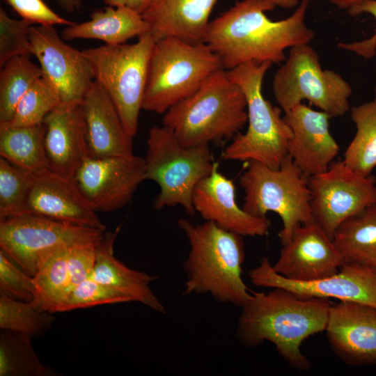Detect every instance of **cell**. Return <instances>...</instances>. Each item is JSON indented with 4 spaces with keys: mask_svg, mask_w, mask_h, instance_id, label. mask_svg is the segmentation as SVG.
<instances>
[{
    "mask_svg": "<svg viewBox=\"0 0 376 376\" xmlns=\"http://www.w3.org/2000/svg\"><path fill=\"white\" fill-rule=\"evenodd\" d=\"M107 6L119 7L125 6V0H102Z\"/></svg>",
    "mask_w": 376,
    "mask_h": 376,
    "instance_id": "obj_45",
    "label": "cell"
},
{
    "mask_svg": "<svg viewBox=\"0 0 376 376\" xmlns=\"http://www.w3.org/2000/svg\"><path fill=\"white\" fill-rule=\"evenodd\" d=\"M81 105L88 157L134 155L133 137L125 130L112 100L97 81L91 84Z\"/></svg>",
    "mask_w": 376,
    "mask_h": 376,
    "instance_id": "obj_22",
    "label": "cell"
},
{
    "mask_svg": "<svg viewBox=\"0 0 376 376\" xmlns=\"http://www.w3.org/2000/svg\"><path fill=\"white\" fill-rule=\"evenodd\" d=\"M31 173L0 159V219L24 214Z\"/></svg>",
    "mask_w": 376,
    "mask_h": 376,
    "instance_id": "obj_34",
    "label": "cell"
},
{
    "mask_svg": "<svg viewBox=\"0 0 376 376\" xmlns=\"http://www.w3.org/2000/svg\"><path fill=\"white\" fill-rule=\"evenodd\" d=\"M133 301L129 296L117 290L88 278L75 286L58 312H65L101 304Z\"/></svg>",
    "mask_w": 376,
    "mask_h": 376,
    "instance_id": "obj_35",
    "label": "cell"
},
{
    "mask_svg": "<svg viewBox=\"0 0 376 376\" xmlns=\"http://www.w3.org/2000/svg\"><path fill=\"white\" fill-rule=\"evenodd\" d=\"M14 263L0 249V293L18 301L36 299L38 292L33 278Z\"/></svg>",
    "mask_w": 376,
    "mask_h": 376,
    "instance_id": "obj_37",
    "label": "cell"
},
{
    "mask_svg": "<svg viewBox=\"0 0 376 376\" xmlns=\"http://www.w3.org/2000/svg\"><path fill=\"white\" fill-rule=\"evenodd\" d=\"M43 76L40 65L29 56H19L7 61L0 72V123L12 119L22 97Z\"/></svg>",
    "mask_w": 376,
    "mask_h": 376,
    "instance_id": "obj_31",
    "label": "cell"
},
{
    "mask_svg": "<svg viewBox=\"0 0 376 376\" xmlns=\"http://www.w3.org/2000/svg\"><path fill=\"white\" fill-rule=\"evenodd\" d=\"M33 25L10 17L0 8V66L10 59L31 54L30 31Z\"/></svg>",
    "mask_w": 376,
    "mask_h": 376,
    "instance_id": "obj_36",
    "label": "cell"
},
{
    "mask_svg": "<svg viewBox=\"0 0 376 376\" xmlns=\"http://www.w3.org/2000/svg\"><path fill=\"white\" fill-rule=\"evenodd\" d=\"M56 2L63 10L72 13L80 9L83 0H56Z\"/></svg>",
    "mask_w": 376,
    "mask_h": 376,
    "instance_id": "obj_41",
    "label": "cell"
},
{
    "mask_svg": "<svg viewBox=\"0 0 376 376\" xmlns=\"http://www.w3.org/2000/svg\"><path fill=\"white\" fill-rule=\"evenodd\" d=\"M325 331L332 351L343 362L376 363V308L354 301L331 304Z\"/></svg>",
    "mask_w": 376,
    "mask_h": 376,
    "instance_id": "obj_18",
    "label": "cell"
},
{
    "mask_svg": "<svg viewBox=\"0 0 376 376\" xmlns=\"http://www.w3.org/2000/svg\"><path fill=\"white\" fill-rule=\"evenodd\" d=\"M192 203L205 221L242 236H264L270 222L267 217H254L240 207L235 200L233 180L218 171L215 162L210 175L196 186Z\"/></svg>",
    "mask_w": 376,
    "mask_h": 376,
    "instance_id": "obj_20",
    "label": "cell"
},
{
    "mask_svg": "<svg viewBox=\"0 0 376 376\" xmlns=\"http://www.w3.org/2000/svg\"><path fill=\"white\" fill-rule=\"evenodd\" d=\"M146 146L145 179L154 181L159 188L153 208L180 205L187 214L194 216V190L210 174L215 164L209 146L183 147L163 125L149 130Z\"/></svg>",
    "mask_w": 376,
    "mask_h": 376,
    "instance_id": "obj_7",
    "label": "cell"
},
{
    "mask_svg": "<svg viewBox=\"0 0 376 376\" xmlns=\"http://www.w3.org/2000/svg\"><path fill=\"white\" fill-rule=\"evenodd\" d=\"M309 1L301 0L288 17L273 21L265 14L274 9L270 0H242L210 21L205 43L219 58L226 70L244 63H280L285 51L309 44L314 31L307 26Z\"/></svg>",
    "mask_w": 376,
    "mask_h": 376,
    "instance_id": "obj_1",
    "label": "cell"
},
{
    "mask_svg": "<svg viewBox=\"0 0 376 376\" xmlns=\"http://www.w3.org/2000/svg\"><path fill=\"white\" fill-rule=\"evenodd\" d=\"M222 69L219 58L205 43L194 44L174 37L156 41L150 60L143 109L166 113Z\"/></svg>",
    "mask_w": 376,
    "mask_h": 376,
    "instance_id": "obj_6",
    "label": "cell"
},
{
    "mask_svg": "<svg viewBox=\"0 0 376 376\" xmlns=\"http://www.w3.org/2000/svg\"><path fill=\"white\" fill-rule=\"evenodd\" d=\"M61 103L62 102L56 91L42 76L20 100L12 119L8 123L15 126L42 124L47 116Z\"/></svg>",
    "mask_w": 376,
    "mask_h": 376,
    "instance_id": "obj_33",
    "label": "cell"
},
{
    "mask_svg": "<svg viewBox=\"0 0 376 376\" xmlns=\"http://www.w3.org/2000/svg\"><path fill=\"white\" fill-rule=\"evenodd\" d=\"M143 157H87L74 181L92 208L97 212H113L126 206L145 179Z\"/></svg>",
    "mask_w": 376,
    "mask_h": 376,
    "instance_id": "obj_14",
    "label": "cell"
},
{
    "mask_svg": "<svg viewBox=\"0 0 376 376\" xmlns=\"http://www.w3.org/2000/svg\"><path fill=\"white\" fill-rule=\"evenodd\" d=\"M344 263L332 239L313 222L295 228L272 268L289 280L311 281L336 274Z\"/></svg>",
    "mask_w": 376,
    "mask_h": 376,
    "instance_id": "obj_16",
    "label": "cell"
},
{
    "mask_svg": "<svg viewBox=\"0 0 376 376\" xmlns=\"http://www.w3.org/2000/svg\"><path fill=\"white\" fill-rule=\"evenodd\" d=\"M240 185L245 194L244 210L258 217H266L269 212L281 217L283 227L278 235L281 245L289 242L297 226L315 222L307 178L288 155L278 169L247 162Z\"/></svg>",
    "mask_w": 376,
    "mask_h": 376,
    "instance_id": "obj_8",
    "label": "cell"
},
{
    "mask_svg": "<svg viewBox=\"0 0 376 376\" xmlns=\"http://www.w3.org/2000/svg\"><path fill=\"white\" fill-rule=\"evenodd\" d=\"M308 1H313V0H308Z\"/></svg>",
    "mask_w": 376,
    "mask_h": 376,
    "instance_id": "obj_47",
    "label": "cell"
},
{
    "mask_svg": "<svg viewBox=\"0 0 376 376\" xmlns=\"http://www.w3.org/2000/svg\"><path fill=\"white\" fill-rule=\"evenodd\" d=\"M249 276L258 287L282 288L301 297L334 298L376 308V273L372 267L357 263H344L338 272L322 279L295 281L276 273L268 258L263 257Z\"/></svg>",
    "mask_w": 376,
    "mask_h": 376,
    "instance_id": "obj_13",
    "label": "cell"
},
{
    "mask_svg": "<svg viewBox=\"0 0 376 376\" xmlns=\"http://www.w3.org/2000/svg\"><path fill=\"white\" fill-rule=\"evenodd\" d=\"M51 26L33 25L31 54L38 60L46 78L62 103H81L93 82L92 67L82 51L67 44Z\"/></svg>",
    "mask_w": 376,
    "mask_h": 376,
    "instance_id": "obj_15",
    "label": "cell"
},
{
    "mask_svg": "<svg viewBox=\"0 0 376 376\" xmlns=\"http://www.w3.org/2000/svg\"><path fill=\"white\" fill-rule=\"evenodd\" d=\"M331 304L327 299L301 297L282 288L254 292L241 308L237 338L247 347L269 341L288 366L306 370L311 362L301 345L325 331Z\"/></svg>",
    "mask_w": 376,
    "mask_h": 376,
    "instance_id": "obj_2",
    "label": "cell"
},
{
    "mask_svg": "<svg viewBox=\"0 0 376 376\" xmlns=\"http://www.w3.org/2000/svg\"><path fill=\"white\" fill-rule=\"evenodd\" d=\"M373 270L376 273V266H375L374 267H373Z\"/></svg>",
    "mask_w": 376,
    "mask_h": 376,
    "instance_id": "obj_46",
    "label": "cell"
},
{
    "mask_svg": "<svg viewBox=\"0 0 376 376\" xmlns=\"http://www.w3.org/2000/svg\"><path fill=\"white\" fill-rule=\"evenodd\" d=\"M218 0H150L143 18L155 41L174 37L205 43L211 12Z\"/></svg>",
    "mask_w": 376,
    "mask_h": 376,
    "instance_id": "obj_23",
    "label": "cell"
},
{
    "mask_svg": "<svg viewBox=\"0 0 376 376\" xmlns=\"http://www.w3.org/2000/svg\"><path fill=\"white\" fill-rule=\"evenodd\" d=\"M331 118L303 103L284 112L292 131L288 155L306 178L327 171L340 150L330 133Z\"/></svg>",
    "mask_w": 376,
    "mask_h": 376,
    "instance_id": "obj_19",
    "label": "cell"
},
{
    "mask_svg": "<svg viewBox=\"0 0 376 376\" xmlns=\"http://www.w3.org/2000/svg\"><path fill=\"white\" fill-rule=\"evenodd\" d=\"M150 0H125V6L141 15Z\"/></svg>",
    "mask_w": 376,
    "mask_h": 376,
    "instance_id": "obj_43",
    "label": "cell"
},
{
    "mask_svg": "<svg viewBox=\"0 0 376 376\" xmlns=\"http://www.w3.org/2000/svg\"><path fill=\"white\" fill-rule=\"evenodd\" d=\"M272 65L249 61L226 70L245 95L248 127L225 148L224 160L256 161L278 169L287 156L292 131L281 116L283 110L273 106L262 91L263 79Z\"/></svg>",
    "mask_w": 376,
    "mask_h": 376,
    "instance_id": "obj_5",
    "label": "cell"
},
{
    "mask_svg": "<svg viewBox=\"0 0 376 376\" xmlns=\"http://www.w3.org/2000/svg\"><path fill=\"white\" fill-rule=\"evenodd\" d=\"M314 221L332 239L338 226L347 218L376 203V180L334 161L327 171L308 177Z\"/></svg>",
    "mask_w": 376,
    "mask_h": 376,
    "instance_id": "obj_12",
    "label": "cell"
},
{
    "mask_svg": "<svg viewBox=\"0 0 376 376\" xmlns=\"http://www.w3.org/2000/svg\"><path fill=\"white\" fill-rule=\"evenodd\" d=\"M81 103H61L43 122L47 169L73 180L88 157Z\"/></svg>",
    "mask_w": 376,
    "mask_h": 376,
    "instance_id": "obj_21",
    "label": "cell"
},
{
    "mask_svg": "<svg viewBox=\"0 0 376 376\" xmlns=\"http://www.w3.org/2000/svg\"><path fill=\"white\" fill-rule=\"evenodd\" d=\"M70 246L60 247L48 255L33 277L38 292L35 300L44 311L51 313H58L72 289L68 265Z\"/></svg>",
    "mask_w": 376,
    "mask_h": 376,
    "instance_id": "obj_29",
    "label": "cell"
},
{
    "mask_svg": "<svg viewBox=\"0 0 376 376\" xmlns=\"http://www.w3.org/2000/svg\"><path fill=\"white\" fill-rule=\"evenodd\" d=\"M98 244L77 243L68 247V265L72 288L91 277L95 264Z\"/></svg>",
    "mask_w": 376,
    "mask_h": 376,
    "instance_id": "obj_39",
    "label": "cell"
},
{
    "mask_svg": "<svg viewBox=\"0 0 376 376\" xmlns=\"http://www.w3.org/2000/svg\"><path fill=\"white\" fill-rule=\"evenodd\" d=\"M44 123L15 126L0 123V155L31 173L47 169L45 152Z\"/></svg>",
    "mask_w": 376,
    "mask_h": 376,
    "instance_id": "obj_27",
    "label": "cell"
},
{
    "mask_svg": "<svg viewBox=\"0 0 376 376\" xmlns=\"http://www.w3.org/2000/svg\"><path fill=\"white\" fill-rule=\"evenodd\" d=\"M350 117L356 133L343 161L357 173L368 176L376 168V86L373 99L352 107Z\"/></svg>",
    "mask_w": 376,
    "mask_h": 376,
    "instance_id": "obj_28",
    "label": "cell"
},
{
    "mask_svg": "<svg viewBox=\"0 0 376 376\" xmlns=\"http://www.w3.org/2000/svg\"><path fill=\"white\" fill-rule=\"evenodd\" d=\"M155 42L149 32L133 44L103 45L82 50L91 63L94 79L110 97L132 137L138 131Z\"/></svg>",
    "mask_w": 376,
    "mask_h": 376,
    "instance_id": "obj_9",
    "label": "cell"
},
{
    "mask_svg": "<svg viewBox=\"0 0 376 376\" xmlns=\"http://www.w3.org/2000/svg\"><path fill=\"white\" fill-rule=\"evenodd\" d=\"M20 17L32 25L70 26L75 22L60 16L43 0H3Z\"/></svg>",
    "mask_w": 376,
    "mask_h": 376,
    "instance_id": "obj_38",
    "label": "cell"
},
{
    "mask_svg": "<svg viewBox=\"0 0 376 376\" xmlns=\"http://www.w3.org/2000/svg\"><path fill=\"white\" fill-rule=\"evenodd\" d=\"M347 13L352 17L367 13L373 16L376 19V0H365L360 4L349 9ZM338 47L353 52L364 58H372L376 54V29L368 38L352 42H340L338 44Z\"/></svg>",
    "mask_w": 376,
    "mask_h": 376,
    "instance_id": "obj_40",
    "label": "cell"
},
{
    "mask_svg": "<svg viewBox=\"0 0 376 376\" xmlns=\"http://www.w3.org/2000/svg\"><path fill=\"white\" fill-rule=\"evenodd\" d=\"M276 6L283 8H293L296 7L299 3V0H270Z\"/></svg>",
    "mask_w": 376,
    "mask_h": 376,
    "instance_id": "obj_44",
    "label": "cell"
},
{
    "mask_svg": "<svg viewBox=\"0 0 376 376\" xmlns=\"http://www.w3.org/2000/svg\"><path fill=\"white\" fill-rule=\"evenodd\" d=\"M332 240L345 263L376 266V203L343 221Z\"/></svg>",
    "mask_w": 376,
    "mask_h": 376,
    "instance_id": "obj_26",
    "label": "cell"
},
{
    "mask_svg": "<svg viewBox=\"0 0 376 376\" xmlns=\"http://www.w3.org/2000/svg\"><path fill=\"white\" fill-rule=\"evenodd\" d=\"M104 232L23 214L0 219V247L26 274L33 277L42 262L56 249L77 243L98 244Z\"/></svg>",
    "mask_w": 376,
    "mask_h": 376,
    "instance_id": "obj_11",
    "label": "cell"
},
{
    "mask_svg": "<svg viewBox=\"0 0 376 376\" xmlns=\"http://www.w3.org/2000/svg\"><path fill=\"white\" fill-rule=\"evenodd\" d=\"M178 225L190 246L183 263V294H207L217 301L242 308L252 295L242 278L243 236L211 221L194 224L180 219Z\"/></svg>",
    "mask_w": 376,
    "mask_h": 376,
    "instance_id": "obj_3",
    "label": "cell"
},
{
    "mask_svg": "<svg viewBox=\"0 0 376 376\" xmlns=\"http://www.w3.org/2000/svg\"><path fill=\"white\" fill-rule=\"evenodd\" d=\"M24 214L105 231L106 226L92 208L73 179L48 169L32 173Z\"/></svg>",
    "mask_w": 376,
    "mask_h": 376,
    "instance_id": "obj_17",
    "label": "cell"
},
{
    "mask_svg": "<svg viewBox=\"0 0 376 376\" xmlns=\"http://www.w3.org/2000/svg\"><path fill=\"white\" fill-rule=\"evenodd\" d=\"M164 114L162 125L185 148L233 139L247 123L245 95L224 69L216 72L194 93Z\"/></svg>",
    "mask_w": 376,
    "mask_h": 376,
    "instance_id": "obj_4",
    "label": "cell"
},
{
    "mask_svg": "<svg viewBox=\"0 0 376 376\" xmlns=\"http://www.w3.org/2000/svg\"><path fill=\"white\" fill-rule=\"evenodd\" d=\"M149 32L148 24L139 13L126 6H107L93 12L86 22L67 26L61 37L65 40L95 39L116 45Z\"/></svg>",
    "mask_w": 376,
    "mask_h": 376,
    "instance_id": "obj_25",
    "label": "cell"
},
{
    "mask_svg": "<svg viewBox=\"0 0 376 376\" xmlns=\"http://www.w3.org/2000/svg\"><path fill=\"white\" fill-rule=\"evenodd\" d=\"M284 61L272 80L275 100L283 113L304 100L331 118L350 110L352 86L340 74L323 69L318 52L309 44L290 48Z\"/></svg>",
    "mask_w": 376,
    "mask_h": 376,
    "instance_id": "obj_10",
    "label": "cell"
},
{
    "mask_svg": "<svg viewBox=\"0 0 376 376\" xmlns=\"http://www.w3.org/2000/svg\"><path fill=\"white\" fill-rule=\"evenodd\" d=\"M120 230V226H118L113 232H104L97 246L91 278L129 296L133 301L139 302L156 312L166 313L165 306L150 286L159 276L131 269L115 257L114 242Z\"/></svg>",
    "mask_w": 376,
    "mask_h": 376,
    "instance_id": "obj_24",
    "label": "cell"
},
{
    "mask_svg": "<svg viewBox=\"0 0 376 376\" xmlns=\"http://www.w3.org/2000/svg\"><path fill=\"white\" fill-rule=\"evenodd\" d=\"M31 336L1 330L0 376H58L56 370L45 366L36 354Z\"/></svg>",
    "mask_w": 376,
    "mask_h": 376,
    "instance_id": "obj_30",
    "label": "cell"
},
{
    "mask_svg": "<svg viewBox=\"0 0 376 376\" xmlns=\"http://www.w3.org/2000/svg\"><path fill=\"white\" fill-rule=\"evenodd\" d=\"M54 317L36 300L18 301L0 293V329L31 337L45 335L52 329Z\"/></svg>",
    "mask_w": 376,
    "mask_h": 376,
    "instance_id": "obj_32",
    "label": "cell"
},
{
    "mask_svg": "<svg viewBox=\"0 0 376 376\" xmlns=\"http://www.w3.org/2000/svg\"><path fill=\"white\" fill-rule=\"evenodd\" d=\"M331 4L341 10H347L360 4L365 0H328Z\"/></svg>",
    "mask_w": 376,
    "mask_h": 376,
    "instance_id": "obj_42",
    "label": "cell"
}]
</instances>
